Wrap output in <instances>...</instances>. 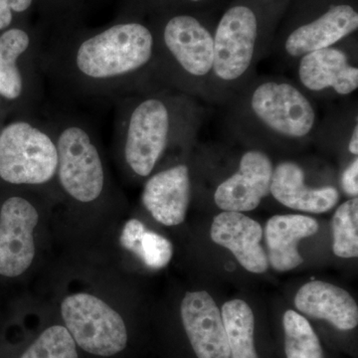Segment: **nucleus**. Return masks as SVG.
<instances>
[{
	"mask_svg": "<svg viewBox=\"0 0 358 358\" xmlns=\"http://www.w3.org/2000/svg\"><path fill=\"white\" fill-rule=\"evenodd\" d=\"M155 60L154 32L131 21L42 49L41 68L65 96L117 103L164 88Z\"/></svg>",
	"mask_w": 358,
	"mask_h": 358,
	"instance_id": "f257e3e1",
	"label": "nucleus"
},
{
	"mask_svg": "<svg viewBox=\"0 0 358 358\" xmlns=\"http://www.w3.org/2000/svg\"><path fill=\"white\" fill-rule=\"evenodd\" d=\"M199 114L192 96L166 88L119 101L115 141L131 173L152 176L169 148L196 136Z\"/></svg>",
	"mask_w": 358,
	"mask_h": 358,
	"instance_id": "f03ea898",
	"label": "nucleus"
},
{
	"mask_svg": "<svg viewBox=\"0 0 358 358\" xmlns=\"http://www.w3.org/2000/svg\"><path fill=\"white\" fill-rule=\"evenodd\" d=\"M237 95L240 124L246 128L248 136L299 141L315 133L317 122L315 106L306 92L287 80L249 82Z\"/></svg>",
	"mask_w": 358,
	"mask_h": 358,
	"instance_id": "7ed1b4c3",
	"label": "nucleus"
},
{
	"mask_svg": "<svg viewBox=\"0 0 358 358\" xmlns=\"http://www.w3.org/2000/svg\"><path fill=\"white\" fill-rule=\"evenodd\" d=\"M159 83L190 96H208L214 64V34L194 16L178 14L155 36Z\"/></svg>",
	"mask_w": 358,
	"mask_h": 358,
	"instance_id": "20e7f679",
	"label": "nucleus"
},
{
	"mask_svg": "<svg viewBox=\"0 0 358 358\" xmlns=\"http://www.w3.org/2000/svg\"><path fill=\"white\" fill-rule=\"evenodd\" d=\"M46 124L57 148L61 187L79 203L96 201L105 192L106 167L96 129L83 117L65 113Z\"/></svg>",
	"mask_w": 358,
	"mask_h": 358,
	"instance_id": "39448f33",
	"label": "nucleus"
},
{
	"mask_svg": "<svg viewBox=\"0 0 358 358\" xmlns=\"http://www.w3.org/2000/svg\"><path fill=\"white\" fill-rule=\"evenodd\" d=\"M58 154L46 122L16 120L0 131V178L14 185H43L56 178Z\"/></svg>",
	"mask_w": 358,
	"mask_h": 358,
	"instance_id": "423d86ee",
	"label": "nucleus"
},
{
	"mask_svg": "<svg viewBox=\"0 0 358 358\" xmlns=\"http://www.w3.org/2000/svg\"><path fill=\"white\" fill-rule=\"evenodd\" d=\"M61 313L66 329L76 345L99 357H113L128 343V331L121 315L93 294H71L63 301Z\"/></svg>",
	"mask_w": 358,
	"mask_h": 358,
	"instance_id": "0eeeda50",
	"label": "nucleus"
},
{
	"mask_svg": "<svg viewBox=\"0 0 358 358\" xmlns=\"http://www.w3.org/2000/svg\"><path fill=\"white\" fill-rule=\"evenodd\" d=\"M41 53L24 29L10 28L0 35V96L32 114L43 96Z\"/></svg>",
	"mask_w": 358,
	"mask_h": 358,
	"instance_id": "6e6552de",
	"label": "nucleus"
},
{
	"mask_svg": "<svg viewBox=\"0 0 358 358\" xmlns=\"http://www.w3.org/2000/svg\"><path fill=\"white\" fill-rule=\"evenodd\" d=\"M39 221L36 207L24 197H9L0 210V275L18 277L35 256L34 230Z\"/></svg>",
	"mask_w": 358,
	"mask_h": 358,
	"instance_id": "1a4fd4ad",
	"label": "nucleus"
},
{
	"mask_svg": "<svg viewBox=\"0 0 358 358\" xmlns=\"http://www.w3.org/2000/svg\"><path fill=\"white\" fill-rule=\"evenodd\" d=\"M274 164L266 152L250 150L240 159L236 173L222 181L214 201L222 211L249 212L270 194Z\"/></svg>",
	"mask_w": 358,
	"mask_h": 358,
	"instance_id": "9d476101",
	"label": "nucleus"
},
{
	"mask_svg": "<svg viewBox=\"0 0 358 358\" xmlns=\"http://www.w3.org/2000/svg\"><path fill=\"white\" fill-rule=\"evenodd\" d=\"M296 74L301 89L315 95L348 96L358 89L357 64L336 45L301 56Z\"/></svg>",
	"mask_w": 358,
	"mask_h": 358,
	"instance_id": "9b49d317",
	"label": "nucleus"
},
{
	"mask_svg": "<svg viewBox=\"0 0 358 358\" xmlns=\"http://www.w3.org/2000/svg\"><path fill=\"white\" fill-rule=\"evenodd\" d=\"M180 315L197 358H230L221 312L210 294L205 291L186 293Z\"/></svg>",
	"mask_w": 358,
	"mask_h": 358,
	"instance_id": "f8f14e48",
	"label": "nucleus"
},
{
	"mask_svg": "<svg viewBox=\"0 0 358 358\" xmlns=\"http://www.w3.org/2000/svg\"><path fill=\"white\" fill-rule=\"evenodd\" d=\"M210 237L214 243L229 250L249 272L262 274L268 270L267 254L261 246L262 227L254 219L240 212L222 211L213 219Z\"/></svg>",
	"mask_w": 358,
	"mask_h": 358,
	"instance_id": "ddd939ff",
	"label": "nucleus"
},
{
	"mask_svg": "<svg viewBox=\"0 0 358 358\" xmlns=\"http://www.w3.org/2000/svg\"><path fill=\"white\" fill-rule=\"evenodd\" d=\"M141 200L150 215L162 225L182 223L190 200L188 166L178 164L148 176Z\"/></svg>",
	"mask_w": 358,
	"mask_h": 358,
	"instance_id": "4468645a",
	"label": "nucleus"
},
{
	"mask_svg": "<svg viewBox=\"0 0 358 358\" xmlns=\"http://www.w3.org/2000/svg\"><path fill=\"white\" fill-rule=\"evenodd\" d=\"M357 28V11L348 4H336L289 33L284 42L285 54L299 59L310 52L334 46Z\"/></svg>",
	"mask_w": 358,
	"mask_h": 358,
	"instance_id": "2eb2a0df",
	"label": "nucleus"
},
{
	"mask_svg": "<svg viewBox=\"0 0 358 358\" xmlns=\"http://www.w3.org/2000/svg\"><path fill=\"white\" fill-rule=\"evenodd\" d=\"M270 194L279 203L308 213H324L338 203L339 192L333 185L310 187L306 185V173L294 162H282L274 167Z\"/></svg>",
	"mask_w": 358,
	"mask_h": 358,
	"instance_id": "dca6fc26",
	"label": "nucleus"
},
{
	"mask_svg": "<svg viewBox=\"0 0 358 358\" xmlns=\"http://www.w3.org/2000/svg\"><path fill=\"white\" fill-rule=\"evenodd\" d=\"M294 306L308 317L327 320L339 331H352L357 327V303L345 289L329 282L303 285L294 298Z\"/></svg>",
	"mask_w": 358,
	"mask_h": 358,
	"instance_id": "f3484780",
	"label": "nucleus"
},
{
	"mask_svg": "<svg viewBox=\"0 0 358 358\" xmlns=\"http://www.w3.org/2000/svg\"><path fill=\"white\" fill-rule=\"evenodd\" d=\"M317 230L319 223L310 216L287 214L268 219L265 229L268 263L279 272L300 266L303 259L298 250L299 242L313 236Z\"/></svg>",
	"mask_w": 358,
	"mask_h": 358,
	"instance_id": "a211bd4d",
	"label": "nucleus"
},
{
	"mask_svg": "<svg viewBox=\"0 0 358 358\" xmlns=\"http://www.w3.org/2000/svg\"><path fill=\"white\" fill-rule=\"evenodd\" d=\"M221 317L230 358H259L254 341L255 319L248 303L242 300L227 301L221 310Z\"/></svg>",
	"mask_w": 358,
	"mask_h": 358,
	"instance_id": "6ab92c4d",
	"label": "nucleus"
},
{
	"mask_svg": "<svg viewBox=\"0 0 358 358\" xmlns=\"http://www.w3.org/2000/svg\"><path fill=\"white\" fill-rule=\"evenodd\" d=\"M287 358H324L322 345L308 320L289 310L282 317Z\"/></svg>",
	"mask_w": 358,
	"mask_h": 358,
	"instance_id": "aec40b11",
	"label": "nucleus"
},
{
	"mask_svg": "<svg viewBox=\"0 0 358 358\" xmlns=\"http://www.w3.org/2000/svg\"><path fill=\"white\" fill-rule=\"evenodd\" d=\"M334 253L339 258L358 256V199L339 205L333 217Z\"/></svg>",
	"mask_w": 358,
	"mask_h": 358,
	"instance_id": "412c9836",
	"label": "nucleus"
},
{
	"mask_svg": "<svg viewBox=\"0 0 358 358\" xmlns=\"http://www.w3.org/2000/svg\"><path fill=\"white\" fill-rule=\"evenodd\" d=\"M20 358H78L76 343L65 327H50Z\"/></svg>",
	"mask_w": 358,
	"mask_h": 358,
	"instance_id": "4be33fe9",
	"label": "nucleus"
},
{
	"mask_svg": "<svg viewBox=\"0 0 358 358\" xmlns=\"http://www.w3.org/2000/svg\"><path fill=\"white\" fill-rule=\"evenodd\" d=\"M173 244L166 237L145 231L141 241L140 258L148 268L159 270L166 267L173 258Z\"/></svg>",
	"mask_w": 358,
	"mask_h": 358,
	"instance_id": "5701e85b",
	"label": "nucleus"
},
{
	"mask_svg": "<svg viewBox=\"0 0 358 358\" xmlns=\"http://www.w3.org/2000/svg\"><path fill=\"white\" fill-rule=\"evenodd\" d=\"M145 225L138 219H131L124 225L121 236V244L131 253L140 255L141 241L145 234Z\"/></svg>",
	"mask_w": 358,
	"mask_h": 358,
	"instance_id": "b1692460",
	"label": "nucleus"
},
{
	"mask_svg": "<svg viewBox=\"0 0 358 358\" xmlns=\"http://www.w3.org/2000/svg\"><path fill=\"white\" fill-rule=\"evenodd\" d=\"M32 2L33 0H0V31L10 26L13 13H25L31 7Z\"/></svg>",
	"mask_w": 358,
	"mask_h": 358,
	"instance_id": "393cba45",
	"label": "nucleus"
},
{
	"mask_svg": "<svg viewBox=\"0 0 358 358\" xmlns=\"http://www.w3.org/2000/svg\"><path fill=\"white\" fill-rule=\"evenodd\" d=\"M341 187L346 195L357 197L358 194V159H355L348 164L341 176Z\"/></svg>",
	"mask_w": 358,
	"mask_h": 358,
	"instance_id": "a878e982",
	"label": "nucleus"
},
{
	"mask_svg": "<svg viewBox=\"0 0 358 358\" xmlns=\"http://www.w3.org/2000/svg\"><path fill=\"white\" fill-rule=\"evenodd\" d=\"M348 150L350 155L357 157L358 155V124L357 121L353 124L350 131V140H348Z\"/></svg>",
	"mask_w": 358,
	"mask_h": 358,
	"instance_id": "bb28decb",
	"label": "nucleus"
},
{
	"mask_svg": "<svg viewBox=\"0 0 358 358\" xmlns=\"http://www.w3.org/2000/svg\"><path fill=\"white\" fill-rule=\"evenodd\" d=\"M190 1H192V2H200V1H203V0H190Z\"/></svg>",
	"mask_w": 358,
	"mask_h": 358,
	"instance_id": "cd10ccee",
	"label": "nucleus"
}]
</instances>
